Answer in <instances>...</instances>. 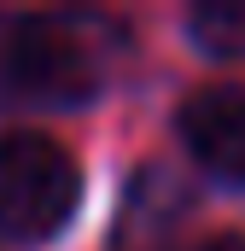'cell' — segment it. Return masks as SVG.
I'll return each instance as SVG.
<instances>
[{"instance_id":"obj_5","label":"cell","mask_w":245,"mask_h":251,"mask_svg":"<svg viewBox=\"0 0 245 251\" xmlns=\"http://www.w3.org/2000/svg\"><path fill=\"white\" fill-rule=\"evenodd\" d=\"M193 251H245V234H216V240H204Z\"/></svg>"},{"instance_id":"obj_2","label":"cell","mask_w":245,"mask_h":251,"mask_svg":"<svg viewBox=\"0 0 245 251\" xmlns=\"http://www.w3.org/2000/svg\"><path fill=\"white\" fill-rule=\"evenodd\" d=\"M82 199L76 158L41 128L0 134V234L6 240H47Z\"/></svg>"},{"instance_id":"obj_1","label":"cell","mask_w":245,"mask_h":251,"mask_svg":"<svg viewBox=\"0 0 245 251\" xmlns=\"http://www.w3.org/2000/svg\"><path fill=\"white\" fill-rule=\"evenodd\" d=\"M105 82V41L70 12H0V105H76Z\"/></svg>"},{"instance_id":"obj_4","label":"cell","mask_w":245,"mask_h":251,"mask_svg":"<svg viewBox=\"0 0 245 251\" xmlns=\"http://www.w3.org/2000/svg\"><path fill=\"white\" fill-rule=\"evenodd\" d=\"M187 29L210 53H245V0H198L187 12Z\"/></svg>"},{"instance_id":"obj_3","label":"cell","mask_w":245,"mask_h":251,"mask_svg":"<svg viewBox=\"0 0 245 251\" xmlns=\"http://www.w3.org/2000/svg\"><path fill=\"white\" fill-rule=\"evenodd\" d=\"M181 140L210 176L245 181V82L198 88L181 105Z\"/></svg>"}]
</instances>
